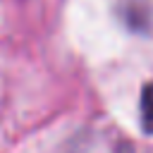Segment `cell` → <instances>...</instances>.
<instances>
[{"label": "cell", "instance_id": "obj_1", "mask_svg": "<svg viewBox=\"0 0 153 153\" xmlns=\"http://www.w3.org/2000/svg\"><path fill=\"white\" fill-rule=\"evenodd\" d=\"M141 122L148 134H153V81L146 84L141 93Z\"/></svg>", "mask_w": 153, "mask_h": 153}]
</instances>
